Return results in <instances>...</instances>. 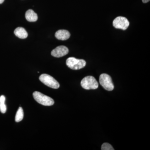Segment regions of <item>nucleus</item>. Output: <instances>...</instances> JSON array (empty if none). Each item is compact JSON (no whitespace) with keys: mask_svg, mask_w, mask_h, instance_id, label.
Instances as JSON below:
<instances>
[{"mask_svg":"<svg viewBox=\"0 0 150 150\" xmlns=\"http://www.w3.org/2000/svg\"><path fill=\"white\" fill-rule=\"evenodd\" d=\"M33 97L38 103L42 105L51 106L54 104V100L52 98L39 92H34L33 93Z\"/></svg>","mask_w":150,"mask_h":150,"instance_id":"obj_1","label":"nucleus"},{"mask_svg":"<svg viewBox=\"0 0 150 150\" xmlns=\"http://www.w3.org/2000/svg\"><path fill=\"white\" fill-rule=\"evenodd\" d=\"M81 86L85 89H96L98 83L95 78L92 76H87L84 78L81 83Z\"/></svg>","mask_w":150,"mask_h":150,"instance_id":"obj_2","label":"nucleus"},{"mask_svg":"<svg viewBox=\"0 0 150 150\" xmlns=\"http://www.w3.org/2000/svg\"><path fill=\"white\" fill-rule=\"evenodd\" d=\"M66 64L71 69L77 70L83 69L85 67L86 62L83 59H77L74 57H70L67 59Z\"/></svg>","mask_w":150,"mask_h":150,"instance_id":"obj_3","label":"nucleus"},{"mask_svg":"<svg viewBox=\"0 0 150 150\" xmlns=\"http://www.w3.org/2000/svg\"><path fill=\"white\" fill-rule=\"evenodd\" d=\"M39 80L45 85L51 88L58 89L60 87L59 82L53 77L47 74H43L40 75Z\"/></svg>","mask_w":150,"mask_h":150,"instance_id":"obj_4","label":"nucleus"},{"mask_svg":"<svg viewBox=\"0 0 150 150\" xmlns=\"http://www.w3.org/2000/svg\"><path fill=\"white\" fill-rule=\"evenodd\" d=\"M99 82L103 87L108 91H112L114 89V85L112 79L109 75L106 74H103L99 77Z\"/></svg>","mask_w":150,"mask_h":150,"instance_id":"obj_5","label":"nucleus"},{"mask_svg":"<svg viewBox=\"0 0 150 150\" xmlns=\"http://www.w3.org/2000/svg\"><path fill=\"white\" fill-rule=\"evenodd\" d=\"M129 22L126 18L118 16L113 20L112 25L115 28L125 30L129 27Z\"/></svg>","mask_w":150,"mask_h":150,"instance_id":"obj_6","label":"nucleus"},{"mask_svg":"<svg viewBox=\"0 0 150 150\" xmlns=\"http://www.w3.org/2000/svg\"><path fill=\"white\" fill-rule=\"evenodd\" d=\"M69 50L66 46H58L51 51V55L56 58H60L67 55L69 53Z\"/></svg>","mask_w":150,"mask_h":150,"instance_id":"obj_7","label":"nucleus"},{"mask_svg":"<svg viewBox=\"0 0 150 150\" xmlns=\"http://www.w3.org/2000/svg\"><path fill=\"white\" fill-rule=\"evenodd\" d=\"M70 35L71 34L69 32L66 30H60L55 33V36L56 38L62 40H67L69 38Z\"/></svg>","mask_w":150,"mask_h":150,"instance_id":"obj_8","label":"nucleus"},{"mask_svg":"<svg viewBox=\"0 0 150 150\" xmlns=\"http://www.w3.org/2000/svg\"><path fill=\"white\" fill-rule=\"evenodd\" d=\"M14 33L17 37L21 39L26 38L28 36L27 31L22 27L17 28L15 30Z\"/></svg>","mask_w":150,"mask_h":150,"instance_id":"obj_9","label":"nucleus"},{"mask_svg":"<svg viewBox=\"0 0 150 150\" xmlns=\"http://www.w3.org/2000/svg\"><path fill=\"white\" fill-rule=\"evenodd\" d=\"M25 16L26 20L29 22L36 21L38 18L37 14L31 9L28 10L26 11Z\"/></svg>","mask_w":150,"mask_h":150,"instance_id":"obj_10","label":"nucleus"},{"mask_svg":"<svg viewBox=\"0 0 150 150\" xmlns=\"http://www.w3.org/2000/svg\"><path fill=\"white\" fill-rule=\"evenodd\" d=\"M6 98L4 95L0 96V111L5 113L6 111L7 108L5 103Z\"/></svg>","mask_w":150,"mask_h":150,"instance_id":"obj_11","label":"nucleus"},{"mask_svg":"<svg viewBox=\"0 0 150 150\" xmlns=\"http://www.w3.org/2000/svg\"><path fill=\"white\" fill-rule=\"evenodd\" d=\"M24 116L23 110L22 107L19 108L18 110L17 111L16 115L15 116V121L16 122H19L23 120Z\"/></svg>","mask_w":150,"mask_h":150,"instance_id":"obj_12","label":"nucleus"},{"mask_svg":"<svg viewBox=\"0 0 150 150\" xmlns=\"http://www.w3.org/2000/svg\"><path fill=\"white\" fill-rule=\"evenodd\" d=\"M102 150H114V149L111 145L107 143H105L101 146Z\"/></svg>","mask_w":150,"mask_h":150,"instance_id":"obj_13","label":"nucleus"},{"mask_svg":"<svg viewBox=\"0 0 150 150\" xmlns=\"http://www.w3.org/2000/svg\"><path fill=\"white\" fill-rule=\"evenodd\" d=\"M150 0H142V1L144 3H148V2Z\"/></svg>","mask_w":150,"mask_h":150,"instance_id":"obj_14","label":"nucleus"},{"mask_svg":"<svg viewBox=\"0 0 150 150\" xmlns=\"http://www.w3.org/2000/svg\"><path fill=\"white\" fill-rule=\"evenodd\" d=\"M4 1V0H0V4H2Z\"/></svg>","mask_w":150,"mask_h":150,"instance_id":"obj_15","label":"nucleus"}]
</instances>
